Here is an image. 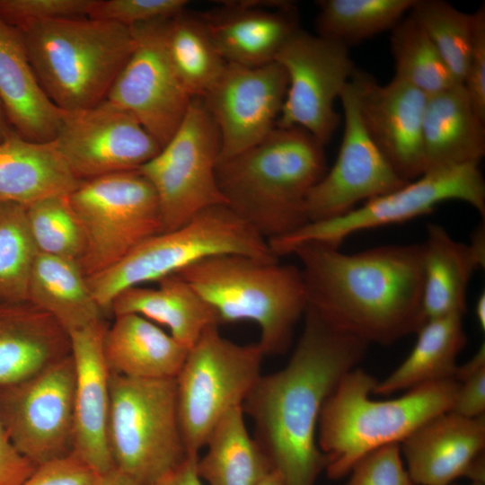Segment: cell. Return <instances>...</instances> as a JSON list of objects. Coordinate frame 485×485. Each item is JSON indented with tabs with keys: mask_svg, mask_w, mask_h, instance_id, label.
Returning a JSON list of instances; mask_svg holds the SVG:
<instances>
[{
	"mask_svg": "<svg viewBox=\"0 0 485 485\" xmlns=\"http://www.w3.org/2000/svg\"><path fill=\"white\" fill-rule=\"evenodd\" d=\"M257 485H285V484L279 472H277L276 470H272Z\"/></svg>",
	"mask_w": 485,
	"mask_h": 485,
	"instance_id": "cell-51",
	"label": "cell"
},
{
	"mask_svg": "<svg viewBox=\"0 0 485 485\" xmlns=\"http://www.w3.org/2000/svg\"><path fill=\"white\" fill-rule=\"evenodd\" d=\"M223 253L278 260L266 239L220 204L199 212L175 230L146 239L118 263L87 281L101 310L110 312L112 300L121 291L157 282L198 260Z\"/></svg>",
	"mask_w": 485,
	"mask_h": 485,
	"instance_id": "cell-7",
	"label": "cell"
},
{
	"mask_svg": "<svg viewBox=\"0 0 485 485\" xmlns=\"http://www.w3.org/2000/svg\"><path fill=\"white\" fill-rule=\"evenodd\" d=\"M25 210L39 253L79 262L84 251V235L67 195L46 198L25 207Z\"/></svg>",
	"mask_w": 485,
	"mask_h": 485,
	"instance_id": "cell-38",
	"label": "cell"
},
{
	"mask_svg": "<svg viewBox=\"0 0 485 485\" xmlns=\"http://www.w3.org/2000/svg\"><path fill=\"white\" fill-rule=\"evenodd\" d=\"M163 40L167 55L183 86L193 98H202L226 65L202 17L185 9L167 18Z\"/></svg>",
	"mask_w": 485,
	"mask_h": 485,
	"instance_id": "cell-33",
	"label": "cell"
},
{
	"mask_svg": "<svg viewBox=\"0 0 485 485\" xmlns=\"http://www.w3.org/2000/svg\"><path fill=\"white\" fill-rule=\"evenodd\" d=\"M410 13L431 40L456 83L463 84L473 38V14L442 0H415Z\"/></svg>",
	"mask_w": 485,
	"mask_h": 485,
	"instance_id": "cell-36",
	"label": "cell"
},
{
	"mask_svg": "<svg viewBox=\"0 0 485 485\" xmlns=\"http://www.w3.org/2000/svg\"><path fill=\"white\" fill-rule=\"evenodd\" d=\"M5 436L2 427H1V424H0V436Z\"/></svg>",
	"mask_w": 485,
	"mask_h": 485,
	"instance_id": "cell-52",
	"label": "cell"
},
{
	"mask_svg": "<svg viewBox=\"0 0 485 485\" xmlns=\"http://www.w3.org/2000/svg\"><path fill=\"white\" fill-rule=\"evenodd\" d=\"M13 132L14 130L12 128L0 102V142Z\"/></svg>",
	"mask_w": 485,
	"mask_h": 485,
	"instance_id": "cell-50",
	"label": "cell"
},
{
	"mask_svg": "<svg viewBox=\"0 0 485 485\" xmlns=\"http://www.w3.org/2000/svg\"><path fill=\"white\" fill-rule=\"evenodd\" d=\"M308 306L331 328L367 344L417 333L423 310V245H384L356 253L320 242L295 246Z\"/></svg>",
	"mask_w": 485,
	"mask_h": 485,
	"instance_id": "cell-2",
	"label": "cell"
},
{
	"mask_svg": "<svg viewBox=\"0 0 485 485\" xmlns=\"http://www.w3.org/2000/svg\"><path fill=\"white\" fill-rule=\"evenodd\" d=\"M199 454H188L175 468L152 485H205L197 470Z\"/></svg>",
	"mask_w": 485,
	"mask_h": 485,
	"instance_id": "cell-46",
	"label": "cell"
},
{
	"mask_svg": "<svg viewBox=\"0 0 485 485\" xmlns=\"http://www.w3.org/2000/svg\"><path fill=\"white\" fill-rule=\"evenodd\" d=\"M324 146L302 128H275L260 142L218 161L226 206L264 239L308 223L306 198L327 172Z\"/></svg>",
	"mask_w": 485,
	"mask_h": 485,
	"instance_id": "cell-3",
	"label": "cell"
},
{
	"mask_svg": "<svg viewBox=\"0 0 485 485\" xmlns=\"http://www.w3.org/2000/svg\"><path fill=\"white\" fill-rule=\"evenodd\" d=\"M37 253L25 207L0 202V303L28 302L29 279Z\"/></svg>",
	"mask_w": 485,
	"mask_h": 485,
	"instance_id": "cell-37",
	"label": "cell"
},
{
	"mask_svg": "<svg viewBox=\"0 0 485 485\" xmlns=\"http://www.w3.org/2000/svg\"><path fill=\"white\" fill-rule=\"evenodd\" d=\"M483 368H485L484 344L480 347L470 360L461 366H457L454 379L460 383Z\"/></svg>",
	"mask_w": 485,
	"mask_h": 485,
	"instance_id": "cell-47",
	"label": "cell"
},
{
	"mask_svg": "<svg viewBox=\"0 0 485 485\" xmlns=\"http://www.w3.org/2000/svg\"><path fill=\"white\" fill-rule=\"evenodd\" d=\"M378 381L364 369L347 373L321 410L317 443L327 459L331 479L348 475L366 454L391 444H401L436 416L449 411L459 383L455 379L425 384L387 401H375Z\"/></svg>",
	"mask_w": 485,
	"mask_h": 485,
	"instance_id": "cell-4",
	"label": "cell"
},
{
	"mask_svg": "<svg viewBox=\"0 0 485 485\" xmlns=\"http://www.w3.org/2000/svg\"><path fill=\"white\" fill-rule=\"evenodd\" d=\"M422 245L426 319L463 316L472 276L485 265L484 226H480L466 244L455 241L442 225L429 224Z\"/></svg>",
	"mask_w": 485,
	"mask_h": 485,
	"instance_id": "cell-23",
	"label": "cell"
},
{
	"mask_svg": "<svg viewBox=\"0 0 485 485\" xmlns=\"http://www.w3.org/2000/svg\"><path fill=\"white\" fill-rule=\"evenodd\" d=\"M186 0H97L88 17L126 27L166 19L185 10Z\"/></svg>",
	"mask_w": 485,
	"mask_h": 485,
	"instance_id": "cell-39",
	"label": "cell"
},
{
	"mask_svg": "<svg viewBox=\"0 0 485 485\" xmlns=\"http://www.w3.org/2000/svg\"><path fill=\"white\" fill-rule=\"evenodd\" d=\"M368 344L336 331L307 305L287 365L261 375L242 403L254 439L285 485H314L327 459L317 443L324 401L364 358Z\"/></svg>",
	"mask_w": 485,
	"mask_h": 485,
	"instance_id": "cell-1",
	"label": "cell"
},
{
	"mask_svg": "<svg viewBox=\"0 0 485 485\" xmlns=\"http://www.w3.org/2000/svg\"><path fill=\"white\" fill-rule=\"evenodd\" d=\"M415 0H319L317 35L348 48L392 30Z\"/></svg>",
	"mask_w": 485,
	"mask_h": 485,
	"instance_id": "cell-34",
	"label": "cell"
},
{
	"mask_svg": "<svg viewBox=\"0 0 485 485\" xmlns=\"http://www.w3.org/2000/svg\"><path fill=\"white\" fill-rule=\"evenodd\" d=\"M97 0H0V17L19 27L29 22L89 16Z\"/></svg>",
	"mask_w": 485,
	"mask_h": 485,
	"instance_id": "cell-41",
	"label": "cell"
},
{
	"mask_svg": "<svg viewBox=\"0 0 485 485\" xmlns=\"http://www.w3.org/2000/svg\"><path fill=\"white\" fill-rule=\"evenodd\" d=\"M70 354L69 333L48 313L29 302L0 303V387Z\"/></svg>",
	"mask_w": 485,
	"mask_h": 485,
	"instance_id": "cell-24",
	"label": "cell"
},
{
	"mask_svg": "<svg viewBox=\"0 0 485 485\" xmlns=\"http://www.w3.org/2000/svg\"><path fill=\"white\" fill-rule=\"evenodd\" d=\"M98 473L74 454L36 466L22 485H93Z\"/></svg>",
	"mask_w": 485,
	"mask_h": 485,
	"instance_id": "cell-42",
	"label": "cell"
},
{
	"mask_svg": "<svg viewBox=\"0 0 485 485\" xmlns=\"http://www.w3.org/2000/svg\"><path fill=\"white\" fill-rule=\"evenodd\" d=\"M67 198L84 235L79 264L86 278L163 232L156 192L138 170L83 181Z\"/></svg>",
	"mask_w": 485,
	"mask_h": 485,
	"instance_id": "cell-10",
	"label": "cell"
},
{
	"mask_svg": "<svg viewBox=\"0 0 485 485\" xmlns=\"http://www.w3.org/2000/svg\"><path fill=\"white\" fill-rule=\"evenodd\" d=\"M82 182L53 141H31L13 132L0 142V202L27 207L46 198L69 195Z\"/></svg>",
	"mask_w": 485,
	"mask_h": 485,
	"instance_id": "cell-28",
	"label": "cell"
},
{
	"mask_svg": "<svg viewBox=\"0 0 485 485\" xmlns=\"http://www.w3.org/2000/svg\"><path fill=\"white\" fill-rule=\"evenodd\" d=\"M348 474L344 485H414L405 467L400 444L384 445L366 454Z\"/></svg>",
	"mask_w": 485,
	"mask_h": 485,
	"instance_id": "cell-40",
	"label": "cell"
},
{
	"mask_svg": "<svg viewBox=\"0 0 485 485\" xmlns=\"http://www.w3.org/2000/svg\"><path fill=\"white\" fill-rule=\"evenodd\" d=\"M220 149L215 120L203 100L193 98L170 141L138 169L156 192L163 232L184 225L206 208L225 204L216 177Z\"/></svg>",
	"mask_w": 485,
	"mask_h": 485,
	"instance_id": "cell-12",
	"label": "cell"
},
{
	"mask_svg": "<svg viewBox=\"0 0 485 485\" xmlns=\"http://www.w3.org/2000/svg\"><path fill=\"white\" fill-rule=\"evenodd\" d=\"M108 445L114 466L152 485L188 455L179 418L175 378L110 374Z\"/></svg>",
	"mask_w": 485,
	"mask_h": 485,
	"instance_id": "cell-8",
	"label": "cell"
},
{
	"mask_svg": "<svg viewBox=\"0 0 485 485\" xmlns=\"http://www.w3.org/2000/svg\"><path fill=\"white\" fill-rule=\"evenodd\" d=\"M259 343L241 345L218 325L207 328L189 349L175 377L182 437L188 454H198L219 420L242 407L261 376Z\"/></svg>",
	"mask_w": 485,
	"mask_h": 485,
	"instance_id": "cell-9",
	"label": "cell"
},
{
	"mask_svg": "<svg viewBox=\"0 0 485 485\" xmlns=\"http://www.w3.org/2000/svg\"><path fill=\"white\" fill-rule=\"evenodd\" d=\"M400 448L414 485H448L462 476L469 479L484 461L485 415L441 413L411 433Z\"/></svg>",
	"mask_w": 485,
	"mask_h": 485,
	"instance_id": "cell-21",
	"label": "cell"
},
{
	"mask_svg": "<svg viewBox=\"0 0 485 485\" xmlns=\"http://www.w3.org/2000/svg\"><path fill=\"white\" fill-rule=\"evenodd\" d=\"M107 327L102 350L110 374L135 378H175L189 349L146 318L126 313Z\"/></svg>",
	"mask_w": 485,
	"mask_h": 485,
	"instance_id": "cell-27",
	"label": "cell"
},
{
	"mask_svg": "<svg viewBox=\"0 0 485 485\" xmlns=\"http://www.w3.org/2000/svg\"><path fill=\"white\" fill-rule=\"evenodd\" d=\"M473 14V38L463 86L478 115L485 120V6Z\"/></svg>",
	"mask_w": 485,
	"mask_h": 485,
	"instance_id": "cell-43",
	"label": "cell"
},
{
	"mask_svg": "<svg viewBox=\"0 0 485 485\" xmlns=\"http://www.w3.org/2000/svg\"><path fill=\"white\" fill-rule=\"evenodd\" d=\"M417 334L411 352L392 374L378 381L373 394L390 395L425 384L454 379L457 356L467 343L463 316L428 319Z\"/></svg>",
	"mask_w": 485,
	"mask_h": 485,
	"instance_id": "cell-31",
	"label": "cell"
},
{
	"mask_svg": "<svg viewBox=\"0 0 485 485\" xmlns=\"http://www.w3.org/2000/svg\"><path fill=\"white\" fill-rule=\"evenodd\" d=\"M35 468L5 436H0V485H22Z\"/></svg>",
	"mask_w": 485,
	"mask_h": 485,
	"instance_id": "cell-45",
	"label": "cell"
},
{
	"mask_svg": "<svg viewBox=\"0 0 485 485\" xmlns=\"http://www.w3.org/2000/svg\"><path fill=\"white\" fill-rule=\"evenodd\" d=\"M390 43L394 77L408 83L426 96L459 84L431 40L410 13L392 29Z\"/></svg>",
	"mask_w": 485,
	"mask_h": 485,
	"instance_id": "cell-35",
	"label": "cell"
},
{
	"mask_svg": "<svg viewBox=\"0 0 485 485\" xmlns=\"http://www.w3.org/2000/svg\"><path fill=\"white\" fill-rule=\"evenodd\" d=\"M155 288L137 286L119 293L110 304L113 315L135 313L168 329L190 349L204 331L219 325L210 304L185 280L176 275L160 279Z\"/></svg>",
	"mask_w": 485,
	"mask_h": 485,
	"instance_id": "cell-29",
	"label": "cell"
},
{
	"mask_svg": "<svg viewBox=\"0 0 485 485\" xmlns=\"http://www.w3.org/2000/svg\"><path fill=\"white\" fill-rule=\"evenodd\" d=\"M199 14L223 59L245 66L274 62L300 29L288 1H225L222 7Z\"/></svg>",
	"mask_w": 485,
	"mask_h": 485,
	"instance_id": "cell-22",
	"label": "cell"
},
{
	"mask_svg": "<svg viewBox=\"0 0 485 485\" xmlns=\"http://www.w3.org/2000/svg\"><path fill=\"white\" fill-rule=\"evenodd\" d=\"M106 329L103 320L69 333L75 369L71 453L98 474L115 467L108 445L110 373L102 350Z\"/></svg>",
	"mask_w": 485,
	"mask_h": 485,
	"instance_id": "cell-20",
	"label": "cell"
},
{
	"mask_svg": "<svg viewBox=\"0 0 485 485\" xmlns=\"http://www.w3.org/2000/svg\"><path fill=\"white\" fill-rule=\"evenodd\" d=\"M470 485H484V484H481V483H471Z\"/></svg>",
	"mask_w": 485,
	"mask_h": 485,
	"instance_id": "cell-53",
	"label": "cell"
},
{
	"mask_svg": "<svg viewBox=\"0 0 485 485\" xmlns=\"http://www.w3.org/2000/svg\"><path fill=\"white\" fill-rule=\"evenodd\" d=\"M0 102L19 136L35 142L53 141L62 110L40 86L19 30L1 17Z\"/></svg>",
	"mask_w": 485,
	"mask_h": 485,
	"instance_id": "cell-25",
	"label": "cell"
},
{
	"mask_svg": "<svg viewBox=\"0 0 485 485\" xmlns=\"http://www.w3.org/2000/svg\"><path fill=\"white\" fill-rule=\"evenodd\" d=\"M166 19L130 28L133 50L106 98L130 113L161 148L175 134L193 99L167 55L163 40Z\"/></svg>",
	"mask_w": 485,
	"mask_h": 485,
	"instance_id": "cell-15",
	"label": "cell"
},
{
	"mask_svg": "<svg viewBox=\"0 0 485 485\" xmlns=\"http://www.w3.org/2000/svg\"><path fill=\"white\" fill-rule=\"evenodd\" d=\"M351 82L360 119L378 150L404 181L421 176L425 172L422 121L427 96L394 76L381 85L357 68Z\"/></svg>",
	"mask_w": 485,
	"mask_h": 485,
	"instance_id": "cell-19",
	"label": "cell"
},
{
	"mask_svg": "<svg viewBox=\"0 0 485 485\" xmlns=\"http://www.w3.org/2000/svg\"><path fill=\"white\" fill-rule=\"evenodd\" d=\"M75 369L72 355L0 387V424L36 466L72 452Z\"/></svg>",
	"mask_w": 485,
	"mask_h": 485,
	"instance_id": "cell-13",
	"label": "cell"
},
{
	"mask_svg": "<svg viewBox=\"0 0 485 485\" xmlns=\"http://www.w3.org/2000/svg\"><path fill=\"white\" fill-rule=\"evenodd\" d=\"M242 407L229 410L210 433L197 470L207 485H257L273 469L248 432Z\"/></svg>",
	"mask_w": 485,
	"mask_h": 485,
	"instance_id": "cell-32",
	"label": "cell"
},
{
	"mask_svg": "<svg viewBox=\"0 0 485 485\" xmlns=\"http://www.w3.org/2000/svg\"><path fill=\"white\" fill-rule=\"evenodd\" d=\"M287 86L286 71L276 61L260 66L226 63L201 98L219 130L218 161L253 146L276 128Z\"/></svg>",
	"mask_w": 485,
	"mask_h": 485,
	"instance_id": "cell-18",
	"label": "cell"
},
{
	"mask_svg": "<svg viewBox=\"0 0 485 485\" xmlns=\"http://www.w3.org/2000/svg\"><path fill=\"white\" fill-rule=\"evenodd\" d=\"M449 411L465 418L485 415V368L459 383Z\"/></svg>",
	"mask_w": 485,
	"mask_h": 485,
	"instance_id": "cell-44",
	"label": "cell"
},
{
	"mask_svg": "<svg viewBox=\"0 0 485 485\" xmlns=\"http://www.w3.org/2000/svg\"><path fill=\"white\" fill-rule=\"evenodd\" d=\"M28 302L52 315L68 333L103 321L104 312L76 260L38 252Z\"/></svg>",
	"mask_w": 485,
	"mask_h": 485,
	"instance_id": "cell-30",
	"label": "cell"
},
{
	"mask_svg": "<svg viewBox=\"0 0 485 485\" xmlns=\"http://www.w3.org/2000/svg\"><path fill=\"white\" fill-rule=\"evenodd\" d=\"M425 172L477 164L485 155V120L463 84L427 96L422 121Z\"/></svg>",
	"mask_w": 485,
	"mask_h": 485,
	"instance_id": "cell-26",
	"label": "cell"
},
{
	"mask_svg": "<svg viewBox=\"0 0 485 485\" xmlns=\"http://www.w3.org/2000/svg\"><path fill=\"white\" fill-rule=\"evenodd\" d=\"M53 142L81 181L138 170L161 150L130 113L107 99L90 108L62 110Z\"/></svg>",
	"mask_w": 485,
	"mask_h": 485,
	"instance_id": "cell-16",
	"label": "cell"
},
{
	"mask_svg": "<svg viewBox=\"0 0 485 485\" xmlns=\"http://www.w3.org/2000/svg\"><path fill=\"white\" fill-rule=\"evenodd\" d=\"M275 61L284 68L288 80L276 127L302 128L325 146L340 122L335 101L356 69L348 48L299 29Z\"/></svg>",
	"mask_w": 485,
	"mask_h": 485,
	"instance_id": "cell-14",
	"label": "cell"
},
{
	"mask_svg": "<svg viewBox=\"0 0 485 485\" xmlns=\"http://www.w3.org/2000/svg\"><path fill=\"white\" fill-rule=\"evenodd\" d=\"M475 314L478 323L482 331L485 330V294L482 293L475 304Z\"/></svg>",
	"mask_w": 485,
	"mask_h": 485,
	"instance_id": "cell-49",
	"label": "cell"
},
{
	"mask_svg": "<svg viewBox=\"0 0 485 485\" xmlns=\"http://www.w3.org/2000/svg\"><path fill=\"white\" fill-rule=\"evenodd\" d=\"M16 28L40 86L64 111L104 101L134 48L130 28L88 16Z\"/></svg>",
	"mask_w": 485,
	"mask_h": 485,
	"instance_id": "cell-5",
	"label": "cell"
},
{
	"mask_svg": "<svg viewBox=\"0 0 485 485\" xmlns=\"http://www.w3.org/2000/svg\"><path fill=\"white\" fill-rule=\"evenodd\" d=\"M340 100L344 114L341 145L334 164L307 196L308 223L344 216L359 202L368 201L409 182L395 172L366 133L351 79Z\"/></svg>",
	"mask_w": 485,
	"mask_h": 485,
	"instance_id": "cell-17",
	"label": "cell"
},
{
	"mask_svg": "<svg viewBox=\"0 0 485 485\" xmlns=\"http://www.w3.org/2000/svg\"><path fill=\"white\" fill-rule=\"evenodd\" d=\"M214 309L219 322L249 321L265 355L286 352L307 296L300 268L238 253L211 255L174 274Z\"/></svg>",
	"mask_w": 485,
	"mask_h": 485,
	"instance_id": "cell-6",
	"label": "cell"
},
{
	"mask_svg": "<svg viewBox=\"0 0 485 485\" xmlns=\"http://www.w3.org/2000/svg\"><path fill=\"white\" fill-rule=\"evenodd\" d=\"M463 201L484 218L485 181L479 165L436 168L401 188L364 202L344 216L309 222L287 235L268 241L279 259L304 242L340 247L348 236L364 230L401 224L431 213L442 202Z\"/></svg>",
	"mask_w": 485,
	"mask_h": 485,
	"instance_id": "cell-11",
	"label": "cell"
},
{
	"mask_svg": "<svg viewBox=\"0 0 485 485\" xmlns=\"http://www.w3.org/2000/svg\"><path fill=\"white\" fill-rule=\"evenodd\" d=\"M93 485H141L116 467L99 473Z\"/></svg>",
	"mask_w": 485,
	"mask_h": 485,
	"instance_id": "cell-48",
	"label": "cell"
}]
</instances>
